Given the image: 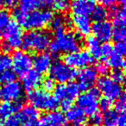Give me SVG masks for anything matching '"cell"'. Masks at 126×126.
<instances>
[{
  "label": "cell",
  "mask_w": 126,
  "mask_h": 126,
  "mask_svg": "<svg viewBox=\"0 0 126 126\" xmlns=\"http://www.w3.org/2000/svg\"><path fill=\"white\" fill-rule=\"evenodd\" d=\"M13 16L20 26L29 30H42L50 24L54 17L52 11L48 10H37L25 12L16 9L13 12Z\"/></svg>",
  "instance_id": "1"
},
{
  "label": "cell",
  "mask_w": 126,
  "mask_h": 126,
  "mask_svg": "<svg viewBox=\"0 0 126 126\" xmlns=\"http://www.w3.org/2000/svg\"><path fill=\"white\" fill-rule=\"evenodd\" d=\"M81 42L79 37L71 31L66 30L54 32V40L50 42L49 48L53 54L70 53L79 50Z\"/></svg>",
  "instance_id": "2"
},
{
  "label": "cell",
  "mask_w": 126,
  "mask_h": 126,
  "mask_svg": "<svg viewBox=\"0 0 126 126\" xmlns=\"http://www.w3.org/2000/svg\"><path fill=\"white\" fill-rule=\"evenodd\" d=\"M51 37L46 30H30L23 37V46L25 50L41 53L48 48Z\"/></svg>",
  "instance_id": "3"
},
{
  "label": "cell",
  "mask_w": 126,
  "mask_h": 126,
  "mask_svg": "<svg viewBox=\"0 0 126 126\" xmlns=\"http://www.w3.org/2000/svg\"><path fill=\"white\" fill-rule=\"evenodd\" d=\"M54 98L58 104L61 105L64 110H67L73 106L74 102L79 97V88L75 83L60 84L54 89Z\"/></svg>",
  "instance_id": "4"
},
{
  "label": "cell",
  "mask_w": 126,
  "mask_h": 126,
  "mask_svg": "<svg viewBox=\"0 0 126 126\" xmlns=\"http://www.w3.org/2000/svg\"><path fill=\"white\" fill-rule=\"evenodd\" d=\"M28 99L33 106L37 110H45V111H53L55 110L59 106L57 100L49 93L44 90H35L30 92L28 95Z\"/></svg>",
  "instance_id": "5"
},
{
  "label": "cell",
  "mask_w": 126,
  "mask_h": 126,
  "mask_svg": "<svg viewBox=\"0 0 126 126\" xmlns=\"http://www.w3.org/2000/svg\"><path fill=\"white\" fill-rule=\"evenodd\" d=\"M3 37L4 39L3 49L5 52L18 48L23 44V29L16 21H11L3 32Z\"/></svg>",
  "instance_id": "6"
},
{
  "label": "cell",
  "mask_w": 126,
  "mask_h": 126,
  "mask_svg": "<svg viewBox=\"0 0 126 126\" xmlns=\"http://www.w3.org/2000/svg\"><path fill=\"white\" fill-rule=\"evenodd\" d=\"M100 93L98 88H90L77 98L78 107L84 112L85 115L92 116L98 112L99 108Z\"/></svg>",
  "instance_id": "7"
},
{
  "label": "cell",
  "mask_w": 126,
  "mask_h": 126,
  "mask_svg": "<svg viewBox=\"0 0 126 126\" xmlns=\"http://www.w3.org/2000/svg\"><path fill=\"white\" fill-rule=\"evenodd\" d=\"M48 71L50 79H52L54 82H59L60 84L70 82L77 75V73L74 68L62 61H55L53 63Z\"/></svg>",
  "instance_id": "8"
},
{
  "label": "cell",
  "mask_w": 126,
  "mask_h": 126,
  "mask_svg": "<svg viewBox=\"0 0 126 126\" xmlns=\"http://www.w3.org/2000/svg\"><path fill=\"white\" fill-rule=\"evenodd\" d=\"M11 67H13L15 74L23 77L25 74L31 70V67H33V58L25 51L17 50L11 57Z\"/></svg>",
  "instance_id": "9"
},
{
  "label": "cell",
  "mask_w": 126,
  "mask_h": 126,
  "mask_svg": "<svg viewBox=\"0 0 126 126\" xmlns=\"http://www.w3.org/2000/svg\"><path fill=\"white\" fill-rule=\"evenodd\" d=\"M98 90L105 96V98H108L111 101L117 99L124 94L121 84H118L110 77L107 76H104L98 79Z\"/></svg>",
  "instance_id": "10"
},
{
  "label": "cell",
  "mask_w": 126,
  "mask_h": 126,
  "mask_svg": "<svg viewBox=\"0 0 126 126\" xmlns=\"http://www.w3.org/2000/svg\"><path fill=\"white\" fill-rule=\"evenodd\" d=\"M93 61V58L86 50H78L67 54L64 58V62L72 68H85Z\"/></svg>",
  "instance_id": "11"
},
{
  "label": "cell",
  "mask_w": 126,
  "mask_h": 126,
  "mask_svg": "<svg viewBox=\"0 0 126 126\" xmlns=\"http://www.w3.org/2000/svg\"><path fill=\"white\" fill-rule=\"evenodd\" d=\"M0 96L4 101L20 102L23 97V89L17 81L5 83L0 89Z\"/></svg>",
  "instance_id": "12"
},
{
  "label": "cell",
  "mask_w": 126,
  "mask_h": 126,
  "mask_svg": "<svg viewBox=\"0 0 126 126\" xmlns=\"http://www.w3.org/2000/svg\"><path fill=\"white\" fill-rule=\"evenodd\" d=\"M93 36L99 42H108L112 38L113 27L110 23L107 21L96 22L92 26Z\"/></svg>",
  "instance_id": "13"
},
{
  "label": "cell",
  "mask_w": 126,
  "mask_h": 126,
  "mask_svg": "<svg viewBox=\"0 0 126 126\" xmlns=\"http://www.w3.org/2000/svg\"><path fill=\"white\" fill-rule=\"evenodd\" d=\"M98 79V73L94 67H87L83 68L78 74L79 90H86L91 88Z\"/></svg>",
  "instance_id": "14"
},
{
  "label": "cell",
  "mask_w": 126,
  "mask_h": 126,
  "mask_svg": "<svg viewBox=\"0 0 126 126\" xmlns=\"http://www.w3.org/2000/svg\"><path fill=\"white\" fill-rule=\"evenodd\" d=\"M17 116L22 126H39V112L31 105L23 107Z\"/></svg>",
  "instance_id": "15"
},
{
  "label": "cell",
  "mask_w": 126,
  "mask_h": 126,
  "mask_svg": "<svg viewBox=\"0 0 126 126\" xmlns=\"http://www.w3.org/2000/svg\"><path fill=\"white\" fill-rule=\"evenodd\" d=\"M67 120L61 111H48L39 119V126H66Z\"/></svg>",
  "instance_id": "16"
},
{
  "label": "cell",
  "mask_w": 126,
  "mask_h": 126,
  "mask_svg": "<svg viewBox=\"0 0 126 126\" xmlns=\"http://www.w3.org/2000/svg\"><path fill=\"white\" fill-rule=\"evenodd\" d=\"M94 0H73L70 8L74 16H86L92 14L95 7Z\"/></svg>",
  "instance_id": "17"
},
{
  "label": "cell",
  "mask_w": 126,
  "mask_h": 126,
  "mask_svg": "<svg viewBox=\"0 0 126 126\" xmlns=\"http://www.w3.org/2000/svg\"><path fill=\"white\" fill-rule=\"evenodd\" d=\"M23 87L29 92L36 90L42 83V74L35 70H30L23 76Z\"/></svg>",
  "instance_id": "18"
},
{
  "label": "cell",
  "mask_w": 126,
  "mask_h": 126,
  "mask_svg": "<svg viewBox=\"0 0 126 126\" xmlns=\"http://www.w3.org/2000/svg\"><path fill=\"white\" fill-rule=\"evenodd\" d=\"M73 26L81 35H88L92 31L91 20L86 16H73L71 21Z\"/></svg>",
  "instance_id": "19"
},
{
  "label": "cell",
  "mask_w": 126,
  "mask_h": 126,
  "mask_svg": "<svg viewBox=\"0 0 126 126\" xmlns=\"http://www.w3.org/2000/svg\"><path fill=\"white\" fill-rule=\"evenodd\" d=\"M53 64V58L47 53H41L33 59V66L35 70L39 74L47 72Z\"/></svg>",
  "instance_id": "20"
},
{
  "label": "cell",
  "mask_w": 126,
  "mask_h": 126,
  "mask_svg": "<svg viewBox=\"0 0 126 126\" xmlns=\"http://www.w3.org/2000/svg\"><path fill=\"white\" fill-rule=\"evenodd\" d=\"M19 9L25 12L52 6V0H18Z\"/></svg>",
  "instance_id": "21"
},
{
  "label": "cell",
  "mask_w": 126,
  "mask_h": 126,
  "mask_svg": "<svg viewBox=\"0 0 126 126\" xmlns=\"http://www.w3.org/2000/svg\"><path fill=\"white\" fill-rule=\"evenodd\" d=\"M66 120L74 126H85L86 115L78 106H71L66 112Z\"/></svg>",
  "instance_id": "22"
},
{
  "label": "cell",
  "mask_w": 126,
  "mask_h": 126,
  "mask_svg": "<svg viewBox=\"0 0 126 126\" xmlns=\"http://www.w3.org/2000/svg\"><path fill=\"white\" fill-rule=\"evenodd\" d=\"M21 108L20 102H9L4 101L0 104V117L6 119L13 116Z\"/></svg>",
  "instance_id": "23"
},
{
  "label": "cell",
  "mask_w": 126,
  "mask_h": 126,
  "mask_svg": "<svg viewBox=\"0 0 126 126\" xmlns=\"http://www.w3.org/2000/svg\"><path fill=\"white\" fill-rule=\"evenodd\" d=\"M86 45L87 47V52L91 54V56L95 59H98L101 57V53H100V42L95 38L93 35L88 36L86 40Z\"/></svg>",
  "instance_id": "24"
},
{
  "label": "cell",
  "mask_w": 126,
  "mask_h": 126,
  "mask_svg": "<svg viewBox=\"0 0 126 126\" xmlns=\"http://www.w3.org/2000/svg\"><path fill=\"white\" fill-rule=\"evenodd\" d=\"M50 25L52 30L54 32L61 31V30H64L66 27L71 26L72 23L69 19L65 17L64 16H54L52 21L50 22Z\"/></svg>",
  "instance_id": "25"
},
{
  "label": "cell",
  "mask_w": 126,
  "mask_h": 126,
  "mask_svg": "<svg viewBox=\"0 0 126 126\" xmlns=\"http://www.w3.org/2000/svg\"><path fill=\"white\" fill-rule=\"evenodd\" d=\"M108 67H112L114 70L116 69H122L124 67L125 65V61H124V56L118 55V54H113L108 58Z\"/></svg>",
  "instance_id": "26"
},
{
  "label": "cell",
  "mask_w": 126,
  "mask_h": 126,
  "mask_svg": "<svg viewBox=\"0 0 126 126\" xmlns=\"http://www.w3.org/2000/svg\"><path fill=\"white\" fill-rule=\"evenodd\" d=\"M119 113L116 110H109L105 111L103 116V123L105 126H116Z\"/></svg>",
  "instance_id": "27"
},
{
  "label": "cell",
  "mask_w": 126,
  "mask_h": 126,
  "mask_svg": "<svg viewBox=\"0 0 126 126\" xmlns=\"http://www.w3.org/2000/svg\"><path fill=\"white\" fill-rule=\"evenodd\" d=\"M108 16H109L108 11L105 9V7H104L102 5L95 6L93 12H92V17L96 22L105 21V19L108 17Z\"/></svg>",
  "instance_id": "28"
},
{
  "label": "cell",
  "mask_w": 126,
  "mask_h": 126,
  "mask_svg": "<svg viewBox=\"0 0 126 126\" xmlns=\"http://www.w3.org/2000/svg\"><path fill=\"white\" fill-rule=\"evenodd\" d=\"M71 0H52V6L60 12H66L70 9Z\"/></svg>",
  "instance_id": "29"
},
{
  "label": "cell",
  "mask_w": 126,
  "mask_h": 126,
  "mask_svg": "<svg viewBox=\"0 0 126 126\" xmlns=\"http://www.w3.org/2000/svg\"><path fill=\"white\" fill-rule=\"evenodd\" d=\"M11 22V15L7 10H0V35Z\"/></svg>",
  "instance_id": "30"
},
{
  "label": "cell",
  "mask_w": 126,
  "mask_h": 126,
  "mask_svg": "<svg viewBox=\"0 0 126 126\" xmlns=\"http://www.w3.org/2000/svg\"><path fill=\"white\" fill-rule=\"evenodd\" d=\"M11 67V57L7 54H0V74L10 70Z\"/></svg>",
  "instance_id": "31"
},
{
  "label": "cell",
  "mask_w": 126,
  "mask_h": 126,
  "mask_svg": "<svg viewBox=\"0 0 126 126\" xmlns=\"http://www.w3.org/2000/svg\"><path fill=\"white\" fill-rule=\"evenodd\" d=\"M100 53H101V57H104L105 59L109 58L113 53V47L109 42H105L100 47Z\"/></svg>",
  "instance_id": "32"
},
{
  "label": "cell",
  "mask_w": 126,
  "mask_h": 126,
  "mask_svg": "<svg viewBox=\"0 0 126 126\" xmlns=\"http://www.w3.org/2000/svg\"><path fill=\"white\" fill-rule=\"evenodd\" d=\"M1 126H22L17 115H13L6 118Z\"/></svg>",
  "instance_id": "33"
},
{
  "label": "cell",
  "mask_w": 126,
  "mask_h": 126,
  "mask_svg": "<svg viewBox=\"0 0 126 126\" xmlns=\"http://www.w3.org/2000/svg\"><path fill=\"white\" fill-rule=\"evenodd\" d=\"M89 124L92 126H101V124H103V116L98 112L90 116Z\"/></svg>",
  "instance_id": "34"
},
{
  "label": "cell",
  "mask_w": 126,
  "mask_h": 126,
  "mask_svg": "<svg viewBox=\"0 0 126 126\" xmlns=\"http://www.w3.org/2000/svg\"><path fill=\"white\" fill-rule=\"evenodd\" d=\"M15 77H16V74H14L13 71H11V69L8 71L0 74V78H1V82H11V81H14Z\"/></svg>",
  "instance_id": "35"
},
{
  "label": "cell",
  "mask_w": 126,
  "mask_h": 126,
  "mask_svg": "<svg viewBox=\"0 0 126 126\" xmlns=\"http://www.w3.org/2000/svg\"><path fill=\"white\" fill-rule=\"evenodd\" d=\"M110 78L117 83L121 84L124 81V73L121 69H116L112 72Z\"/></svg>",
  "instance_id": "36"
},
{
  "label": "cell",
  "mask_w": 126,
  "mask_h": 126,
  "mask_svg": "<svg viewBox=\"0 0 126 126\" xmlns=\"http://www.w3.org/2000/svg\"><path fill=\"white\" fill-rule=\"evenodd\" d=\"M125 52H126V47H125V43L124 42H117V44L113 47V54L124 56L125 54Z\"/></svg>",
  "instance_id": "37"
},
{
  "label": "cell",
  "mask_w": 126,
  "mask_h": 126,
  "mask_svg": "<svg viewBox=\"0 0 126 126\" xmlns=\"http://www.w3.org/2000/svg\"><path fill=\"white\" fill-rule=\"evenodd\" d=\"M42 86H43V90L45 92H47V93L53 91V90H54V88H55V86H56L54 81L52 79H50V78L42 80Z\"/></svg>",
  "instance_id": "38"
},
{
  "label": "cell",
  "mask_w": 126,
  "mask_h": 126,
  "mask_svg": "<svg viewBox=\"0 0 126 126\" xmlns=\"http://www.w3.org/2000/svg\"><path fill=\"white\" fill-rule=\"evenodd\" d=\"M125 107H126L125 97L123 94L120 98H118L117 99V102H116V110H117V112L119 111V113H121V112L124 111Z\"/></svg>",
  "instance_id": "39"
},
{
  "label": "cell",
  "mask_w": 126,
  "mask_h": 126,
  "mask_svg": "<svg viewBox=\"0 0 126 126\" xmlns=\"http://www.w3.org/2000/svg\"><path fill=\"white\" fill-rule=\"evenodd\" d=\"M112 106V101L108 98H104L101 101H99V107L104 110V111H107V110H110Z\"/></svg>",
  "instance_id": "40"
},
{
  "label": "cell",
  "mask_w": 126,
  "mask_h": 126,
  "mask_svg": "<svg viewBox=\"0 0 126 126\" xmlns=\"http://www.w3.org/2000/svg\"><path fill=\"white\" fill-rule=\"evenodd\" d=\"M95 69H96L98 74H102V75H105L109 71V67L105 62H100L97 65Z\"/></svg>",
  "instance_id": "41"
},
{
  "label": "cell",
  "mask_w": 126,
  "mask_h": 126,
  "mask_svg": "<svg viewBox=\"0 0 126 126\" xmlns=\"http://www.w3.org/2000/svg\"><path fill=\"white\" fill-rule=\"evenodd\" d=\"M1 1V7L12 8L16 5L17 0H0Z\"/></svg>",
  "instance_id": "42"
},
{
  "label": "cell",
  "mask_w": 126,
  "mask_h": 126,
  "mask_svg": "<svg viewBox=\"0 0 126 126\" xmlns=\"http://www.w3.org/2000/svg\"><path fill=\"white\" fill-rule=\"evenodd\" d=\"M104 7H112L117 3L118 0H97Z\"/></svg>",
  "instance_id": "43"
},
{
  "label": "cell",
  "mask_w": 126,
  "mask_h": 126,
  "mask_svg": "<svg viewBox=\"0 0 126 126\" xmlns=\"http://www.w3.org/2000/svg\"><path fill=\"white\" fill-rule=\"evenodd\" d=\"M116 126H126V117L124 112L119 113L118 118H117V125Z\"/></svg>",
  "instance_id": "44"
},
{
  "label": "cell",
  "mask_w": 126,
  "mask_h": 126,
  "mask_svg": "<svg viewBox=\"0 0 126 126\" xmlns=\"http://www.w3.org/2000/svg\"><path fill=\"white\" fill-rule=\"evenodd\" d=\"M0 83H1V78H0Z\"/></svg>",
  "instance_id": "45"
},
{
  "label": "cell",
  "mask_w": 126,
  "mask_h": 126,
  "mask_svg": "<svg viewBox=\"0 0 126 126\" xmlns=\"http://www.w3.org/2000/svg\"><path fill=\"white\" fill-rule=\"evenodd\" d=\"M0 99H1V96H0Z\"/></svg>",
  "instance_id": "46"
}]
</instances>
